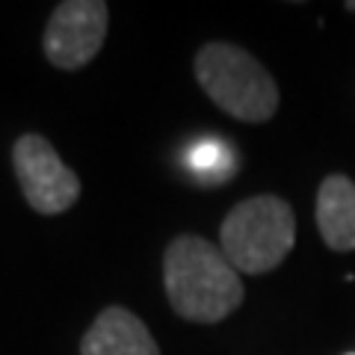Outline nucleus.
Here are the masks:
<instances>
[{
	"label": "nucleus",
	"mask_w": 355,
	"mask_h": 355,
	"mask_svg": "<svg viewBox=\"0 0 355 355\" xmlns=\"http://www.w3.org/2000/svg\"><path fill=\"white\" fill-rule=\"evenodd\" d=\"M296 246L293 207L279 196L240 202L219 228V249L237 272H272Z\"/></svg>",
	"instance_id": "obj_3"
},
{
	"label": "nucleus",
	"mask_w": 355,
	"mask_h": 355,
	"mask_svg": "<svg viewBox=\"0 0 355 355\" xmlns=\"http://www.w3.org/2000/svg\"><path fill=\"white\" fill-rule=\"evenodd\" d=\"M163 284L172 311L193 323H219L243 302L240 272L219 246L196 234H181L169 243Z\"/></svg>",
	"instance_id": "obj_1"
},
{
	"label": "nucleus",
	"mask_w": 355,
	"mask_h": 355,
	"mask_svg": "<svg viewBox=\"0 0 355 355\" xmlns=\"http://www.w3.org/2000/svg\"><path fill=\"white\" fill-rule=\"evenodd\" d=\"M234 148L219 137H198L184 148V169L193 175V181L205 187H219L234 175Z\"/></svg>",
	"instance_id": "obj_8"
},
{
	"label": "nucleus",
	"mask_w": 355,
	"mask_h": 355,
	"mask_svg": "<svg viewBox=\"0 0 355 355\" xmlns=\"http://www.w3.org/2000/svg\"><path fill=\"white\" fill-rule=\"evenodd\" d=\"M347 355H355V352H347Z\"/></svg>",
	"instance_id": "obj_10"
},
{
	"label": "nucleus",
	"mask_w": 355,
	"mask_h": 355,
	"mask_svg": "<svg viewBox=\"0 0 355 355\" xmlns=\"http://www.w3.org/2000/svg\"><path fill=\"white\" fill-rule=\"evenodd\" d=\"M110 6L101 0H65L44 27V53L62 71L89 65L104 44Z\"/></svg>",
	"instance_id": "obj_5"
},
{
	"label": "nucleus",
	"mask_w": 355,
	"mask_h": 355,
	"mask_svg": "<svg viewBox=\"0 0 355 355\" xmlns=\"http://www.w3.org/2000/svg\"><path fill=\"white\" fill-rule=\"evenodd\" d=\"M12 169L27 205L42 216L65 214L80 198V178L62 163L57 148L39 133H24L15 142Z\"/></svg>",
	"instance_id": "obj_4"
},
{
	"label": "nucleus",
	"mask_w": 355,
	"mask_h": 355,
	"mask_svg": "<svg viewBox=\"0 0 355 355\" xmlns=\"http://www.w3.org/2000/svg\"><path fill=\"white\" fill-rule=\"evenodd\" d=\"M347 9H352V12H355V0H352V3H347Z\"/></svg>",
	"instance_id": "obj_9"
},
{
	"label": "nucleus",
	"mask_w": 355,
	"mask_h": 355,
	"mask_svg": "<svg viewBox=\"0 0 355 355\" xmlns=\"http://www.w3.org/2000/svg\"><path fill=\"white\" fill-rule=\"evenodd\" d=\"M317 228L329 249H355V184L347 175L323 178L317 190Z\"/></svg>",
	"instance_id": "obj_7"
},
{
	"label": "nucleus",
	"mask_w": 355,
	"mask_h": 355,
	"mask_svg": "<svg viewBox=\"0 0 355 355\" xmlns=\"http://www.w3.org/2000/svg\"><path fill=\"white\" fill-rule=\"evenodd\" d=\"M196 80L216 107L249 125L279 110V86L249 51L228 42H210L196 53Z\"/></svg>",
	"instance_id": "obj_2"
},
{
	"label": "nucleus",
	"mask_w": 355,
	"mask_h": 355,
	"mask_svg": "<svg viewBox=\"0 0 355 355\" xmlns=\"http://www.w3.org/2000/svg\"><path fill=\"white\" fill-rule=\"evenodd\" d=\"M80 355H160V347L133 311L110 305L83 335Z\"/></svg>",
	"instance_id": "obj_6"
}]
</instances>
